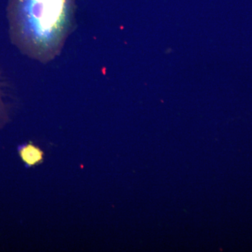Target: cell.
Returning a JSON list of instances; mask_svg holds the SVG:
<instances>
[{
  "label": "cell",
  "mask_w": 252,
  "mask_h": 252,
  "mask_svg": "<svg viewBox=\"0 0 252 252\" xmlns=\"http://www.w3.org/2000/svg\"><path fill=\"white\" fill-rule=\"evenodd\" d=\"M9 120V109L4 101L3 81L0 74V129L2 128Z\"/></svg>",
  "instance_id": "3957f363"
},
{
  "label": "cell",
  "mask_w": 252,
  "mask_h": 252,
  "mask_svg": "<svg viewBox=\"0 0 252 252\" xmlns=\"http://www.w3.org/2000/svg\"><path fill=\"white\" fill-rule=\"evenodd\" d=\"M21 158L28 165H34L43 159V152L35 146L28 144L21 150Z\"/></svg>",
  "instance_id": "7a4b0ae2"
},
{
  "label": "cell",
  "mask_w": 252,
  "mask_h": 252,
  "mask_svg": "<svg viewBox=\"0 0 252 252\" xmlns=\"http://www.w3.org/2000/svg\"><path fill=\"white\" fill-rule=\"evenodd\" d=\"M11 42L23 54L42 63L57 57L74 26L73 0H10Z\"/></svg>",
  "instance_id": "6da1fadb"
}]
</instances>
